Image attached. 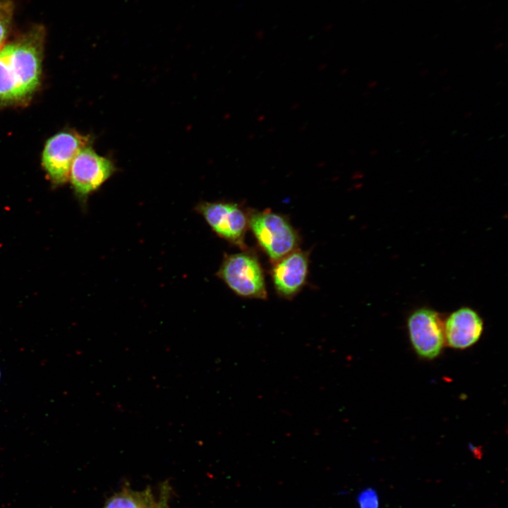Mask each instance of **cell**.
I'll return each mask as SVG.
<instances>
[{"instance_id":"1","label":"cell","mask_w":508,"mask_h":508,"mask_svg":"<svg viewBox=\"0 0 508 508\" xmlns=\"http://www.w3.org/2000/svg\"><path fill=\"white\" fill-rule=\"evenodd\" d=\"M45 29L38 25L0 47V105L24 102L39 86Z\"/></svg>"},{"instance_id":"10","label":"cell","mask_w":508,"mask_h":508,"mask_svg":"<svg viewBox=\"0 0 508 508\" xmlns=\"http://www.w3.org/2000/svg\"><path fill=\"white\" fill-rule=\"evenodd\" d=\"M154 502L150 490L133 491L124 488L111 497L103 508H151Z\"/></svg>"},{"instance_id":"5","label":"cell","mask_w":508,"mask_h":508,"mask_svg":"<svg viewBox=\"0 0 508 508\" xmlns=\"http://www.w3.org/2000/svg\"><path fill=\"white\" fill-rule=\"evenodd\" d=\"M112 161L98 155L89 145L82 148L71 164L69 180L82 204L115 172Z\"/></svg>"},{"instance_id":"9","label":"cell","mask_w":508,"mask_h":508,"mask_svg":"<svg viewBox=\"0 0 508 508\" xmlns=\"http://www.w3.org/2000/svg\"><path fill=\"white\" fill-rule=\"evenodd\" d=\"M483 330L482 318L468 307H462L452 313L444 325L447 343L455 349H465L476 344Z\"/></svg>"},{"instance_id":"4","label":"cell","mask_w":508,"mask_h":508,"mask_svg":"<svg viewBox=\"0 0 508 508\" xmlns=\"http://www.w3.org/2000/svg\"><path fill=\"white\" fill-rule=\"evenodd\" d=\"M89 143L88 136L73 131H61L47 141L42 152V163L54 186L63 185L69 179L73 159Z\"/></svg>"},{"instance_id":"13","label":"cell","mask_w":508,"mask_h":508,"mask_svg":"<svg viewBox=\"0 0 508 508\" xmlns=\"http://www.w3.org/2000/svg\"><path fill=\"white\" fill-rule=\"evenodd\" d=\"M169 486L164 485L161 489L159 497L157 502H154L151 508H169L168 500H169Z\"/></svg>"},{"instance_id":"2","label":"cell","mask_w":508,"mask_h":508,"mask_svg":"<svg viewBox=\"0 0 508 508\" xmlns=\"http://www.w3.org/2000/svg\"><path fill=\"white\" fill-rule=\"evenodd\" d=\"M247 215L248 227L273 263L296 250L298 235L286 217L270 210H251Z\"/></svg>"},{"instance_id":"11","label":"cell","mask_w":508,"mask_h":508,"mask_svg":"<svg viewBox=\"0 0 508 508\" xmlns=\"http://www.w3.org/2000/svg\"><path fill=\"white\" fill-rule=\"evenodd\" d=\"M14 13L11 0H0V47L8 35Z\"/></svg>"},{"instance_id":"12","label":"cell","mask_w":508,"mask_h":508,"mask_svg":"<svg viewBox=\"0 0 508 508\" xmlns=\"http://www.w3.org/2000/svg\"><path fill=\"white\" fill-rule=\"evenodd\" d=\"M359 508H378L379 499L377 492L373 488H367L358 496Z\"/></svg>"},{"instance_id":"8","label":"cell","mask_w":508,"mask_h":508,"mask_svg":"<svg viewBox=\"0 0 508 508\" xmlns=\"http://www.w3.org/2000/svg\"><path fill=\"white\" fill-rule=\"evenodd\" d=\"M308 256L307 252L296 249L275 262L272 280L282 296L291 298L303 288L308 272Z\"/></svg>"},{"instance_id":"7","label":"cell","mask_w":508,"mask_h":508,"mask_svg":"<svg viewBox=\"0 0 508 508\" xmlns=\"http://www.w3.org/2000/svg\"><path fill=\"white\" fill-rule=\"evenodd\" d=\"M407 327L412 346L419 356L433 359L440 353L445 332L438 313L428 308H418L409 315Z\"/></svg>"},{"instance_id":"3","label":"cell","mask_w":508,"mask_h":508,"mask_svg":"<svg viewBox=\"0 0 508 508\" xmlns=\"http://www.w3.org/2000/svg\"><path fill=\"white\" fill-rule=\"evenodd\" d=\"M217 275L240 296L267 298L263 270L253 253L242 252L225 255Z\"/></svg>"},{"instance_id":"6","label":"cell","mask_w":508,"mask_h":508,"mask_svg":"<svg viewBox=\"0 0 508 508\" xmlns=\"http://www.w3.org/2000/svg\"><path fill=\"white\" fill-rule=\"evenodd\" d=\"M195 210L220 238L246 250L248 215L241 207L231 202H202Z\"/></svg>"}]
</instances>
